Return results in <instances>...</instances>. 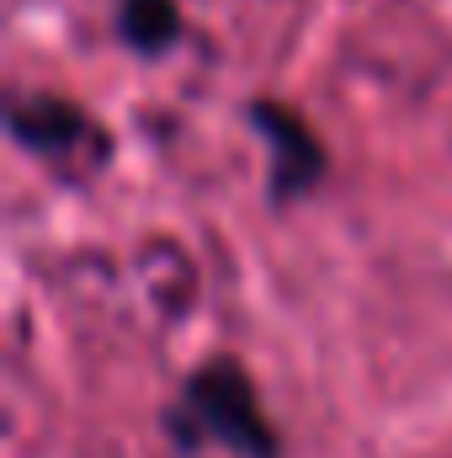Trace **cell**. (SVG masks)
Returning <instances> with one entry per match:
<instances>
[{
    "label": "cell",
    "instance_id": "cell-1",
    "mask_svg": "<svg viewBox=\"0 0 452 458\" xmlns=\"http://www.w3.org/2000/svg\"><path fill=\"white\" fill-rule=\"evenodd\" d=\"M176 432L181 448H197V443H219L234 458H277V432L261 411V394L255 384L245 378L239 362H203L192 378H187V394H181V411L165 421Z\"/></svg>",
    "mask_w": 452,
    "mask_h": 458
},
{
    "label": "cell",
    "instance_id": "cell-3",
    "mask_svg": "<svg viewBox=\"0 0 452 458\" xmlns=\"http://www.w3.org/2000/svg\"><path fill=\"white\" fill-rule=\"evenodd\" d=\"M122 32L133 48H165L176 38V5L171 0H122Z\"/></svg>",
    "mask_w": 452,
    "mask_h": 458
},
{
    "label": "cell",
    "instance_id": "cell-4",
    "mask_svg": "<svg viewBox=\"0 0 452 458\" xmlns=\"http://www.w3.org/2000/svg\"><path fill=\"white\" fill-rule=\"evenodd\" d=\"M16 133L27 144H64L70 133H80V117L70 107H54V102H32V107H16Z\"/></svg>",
    "mask_w": 452,
    "mask_h": 458
},
{
    "label": "cell",
    "instance_id": "cell-2",
    "mask_svg": "<svg viewBox=\"0 0 452 458\" xmlns=\"http://www.w3.org/2000/svg\"><path fill=\"white\" fill-rule=\"evenodd\" d=\"M255 123H261V133L277 144V171H282V182L288 187H309L314 176H320V165H325V155H320V144H314V133L304 128V117L282 113V107H255Z\"/></svg>",
    "mask_w": 452,
    "mask_h": 458
}]
</instances>
